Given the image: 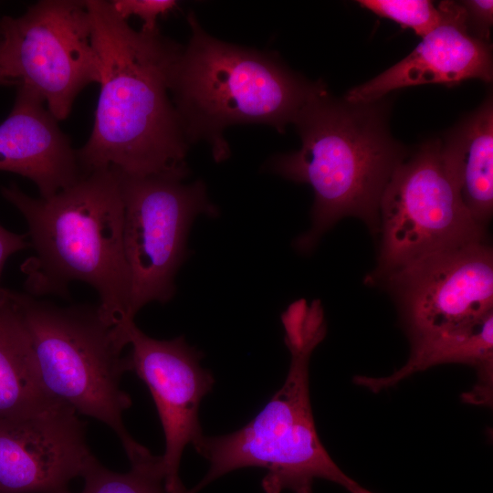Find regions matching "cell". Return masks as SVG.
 Listing matches in <instances>:
<instances>
[{
    "label": "cell",
    "instance_id": "6da1fadb",
    "mask_svg": "<svg viewBox=\"0 0 493 493\" xmlns=\"http://www.w3.org/2000/svg\"><path fill=\"white\" fill-rule=\"evenodd\" d=\"M100 63L94 124L78 157L83 173L187 177L189 143L170 85L182 47L159 29L135 30L110 1L85 0Z\"/></svg>",
    "mask_w": 493,
    "mask_h": 493
},
{
    "label": "cell",
    "instance_id": "7a4b0ae2",
    "mask_svg": "<svg viewBox=\"0 0 493 493\" xmlns=\"http://www.w3.org/2000/svg\"><path fill=\"white\" fill-rule=\"evenodd\" d=\"M389 99L351 102L334 97L319 79L292 122L300 149L268 161L271 172L314 192L311 228L296 240L298 250H311L347 216L360 218L378 234L383 193L410 152L390 131Z\"/></svg>",
    "mask_w": 493,
    "mask_h": 493
},
{
    "label": "cell",
    "instance_id": "3957f363",
    "mask_svg": "<svg viewBox=\"0 0 493 493\" xmlns=\"http://www.w3.org/2000/svg\"><path fill=\"white\" fill-rule=\"evenodd\" d=\"M3 197L24 216L35 254L22 265L25 288L34 297L69 296V285L92 287L99 309L111 326L131 321L130 277L123 246V200L117 170L83 174L48 197H31L16 184Z\"/></svg>",
    "mask_w": 493,
    "mask_h": 493
},
{
    "label": "cell",
    "instance_id": "277c9868",
    "mask_svg": "<svg viewBox=\"0 0 493 493\" xmlns=\"http://www.w3.org/2000/svg\"><path fill=\"white\" fill-rule=\"evenodd\" d=\"M289 366L280 389L240 429L218 436L203 435L193 446L209 462L203 479L185 493H197L214 480L244 467H262L265 493H313L321 478L349 493H373L347 476L322 445L309 397V361L327 334L322 304L298 299L281 314Z\"/></svg>",
    "mask_w": 493,
    "mask_h": 493
},
{
    "label": "cell",
    "instance_id": "5b68a950",
    "mask_svg": "<svg viewBox=\"0 0 493 493\" xmlns=\"http://www.w3.org/2000/svg\"><path fill=\"white\" fill-rule=\"evenodd\" d=\"M174 64L170 93L189 144L205 142L216 163L230 155L224 136L236 124H265L280 133L316 89L276 55L209 35L195 15Z\"/></svg>",
    "mask_w": 493,
    "mask_h": 493
},
{
    "label": "cell",
    "instance_id": "8992f818",
    "mask_svg": "<svg viewBox=\"0 0 493 493\" xmlns=\"http://www.w3.org/2000/svg\"><path fill=\"white\" fill-rule=\"evenodd\" d=\"M29 338L43 383L51 396L79 414L107 425L119 437L131 464L152 454L123 424L131 405L121 381L130 372L124 326H111L99 306L59 307L8 289Z\"/></svg>",
    "mask_w": 493,
    "mask_h": 493
},
{
    "label": "cell",
    "instance_id": "52a82bcc",
    "mask_svg": "<svg viewBox=\"0 0 493 493\" xmlns=\"http://www.w3.org/2000/svg\"><path fill=\"white\" fill-rule=\"evenodd\" d=\"M377 267L370 281L431 254L487 240L462 205L443 165L440 138H431L399 164L379 208Z\"/></svg>",
    "mask_w": 493,
    "mask_h": 493
},
{
    "label": "cell",
    "instance_id": "ba28073f",
    "mask_svg": "<svg viewBox=\"0 0 493 493\" xmlns=\"http://www.w3.org/2000/svg\"><path fill=\"white\" fill-rule=\"evenodd\" d=\"M120 173L123 200V246L130 277L129 316L174 295L175 275L186 257L191 226L199 215L215 217L205 184L184 183L178 174Z\"/></svg>",
    "mask_w": 493,
    "mask_h": 493
},
{
    "label": "cell",
    "instance_id": "9c48e42d",
    "mask_svg": "<svg viewBox=\"0 0 493 493\" xmlns=\"http://www.w3.org/2000/svg\"><path fill=\"white\" fill-rule=\"evenodd\" d=\"M0 38L17 86L38 93L58 121L68 118L88 85L99 83V57L85 0H41L19 16H4Z\"/></svg>",
    "mask_w": 493,
    "mask_h": 493
},
{
    "label": "cell",
    "instance_id": "30bf717a",
    "mask_svg": "<svg viewBox=\"0 0 493 493\" xmlns=\"http://www.w3.org/2000/svg\"><path fill=\"white\" fill-rule=\"evenodd\" d=\"M371 282H381L393 298L409 341L493 315V251L487 240L431 254Z\"/></svg>",
    "mask_w": 493,
    "mask_h": 493
},
{
    "label": "cell",
    "instance_id": "8fae6325",
    "mask_svg": "<svg viewBox=\"0 0 493 493\" xmlns=\"http://www.w3.org/2000/svg\"><path fill=\"white\" fill-rule=\"evenodd\" d=\"M130 372L148 387L164 435L161 456L166 493H185L179 468L185 446L204 435L198 419L202 400L212 390L215 379L200 364L202 353L184 336L157 340L142 331L134 320L125 324Z\"/></svg>",
    "mask_w": 493,
    "mask_h": 493
},
{
    "label": "cell",
    "instance_id": "7c38bea8",
    "mask_svg": "<svg viewBox=\"0 0 493 493\" xmlns=\"http://www.w3.org/2000/svg\"><path fill=\"white\" fill-rule=\"evenodd\" d=\"M94 456L71 407L0 419V493H55L81 477Z\"/></svg>",
    "mask_w": 493,
    "mask_h": 493
},
{
    "label": "cell",
    "instance_id": "4fadbf2b",
    "mask_svg": "<svg viewBox=\"0 0 493 493\" xmlns=\"http://www.w3.org/2000/svg\"><path fill=\"white\" fill-rule=\"evenodd\" d=\"M445 20L404 58L355 86L343 96L351 102L380 100L399 89L424 85H456L477 79L489 83L493 76L491 46L467 31L460 2L438 4Z\"/></svg>",
    "mask_w": 493,
    "mask_h": 493
},
{
    "label": "cell",
    "instance_id": "5bb4252c",
    "mask_svg": "<svg viewBox=\"0 0 493 493\" xmlns=\"http://www.w3.org/2000/svg\"><path fill=\"white\" fill-rule=\"evenodd\" d=\"M0 171L32 181L39 197L48 198L84 173L78 152L43 98L18 85L13 108L0 124Z\"/></svg>",
    "mask_w": 493,
    "mask_h": 493
},
{
    "label": "cell",
    "instance_id": "9a60e30c",
    "mask_svg": "<svg viewBox=\"0 0 493 493\" xmlns=\"http://www.w3.org/2000/svg\"><path fill=\"white\" fill-rule=\"evenodd\" d=\"M459 363L473 367L477 382L462 394L463 402L491 406L493 401V315L460 330L410 341V354L400 369L384 377L356 375L352 382L377 393L435 365Z\"/></svg>",
    "mask_w": 493,
    "mask_h": 493
},
{
    "label": "cell",
    "instance_id": "2e32d148",
    "mask_svg": "<svg viewBox=\"0 0 493 493\" xmlns=\"http://www.w3.org/2000/svg\"><path fill=\"white\" fill-rule=\"evenodd\" d=\"M440 155L462 205L486 228L493 213L491 94L440 138Z\"/></svg>",
    "mask_w": 493,
    "mask_h": 493
},
{
    "label": "cell",
    "instance_id": "e0dca14e",
    "mask_svg": "<svg viewBox=\"0 0 493 493\" xmlns=\"http://www.w3.org/2000/svg\"><path fill=\"white\" fill-rule=\"evenodd\" d=\"M58 404L43 383L24 324L8 289L4 288L0 301V419L33 415Z\"/></svg>",
    "mask_w": 493,
    "mask_h": 493
},
{
    "label": "cell",
    "instance_id": "ac0fdd59",
    "mask_svg": "<svg viewBox=\"0 0 493 493\" xmlns=\"http://www.w3.org/2000/svg\"><path fill=\"white\" fill-rule=\"evenodd\" d=\"M127 473L111 471L93 456L81 477L84 486L79 493H166L161 456L131 465ZM55 493H71L68 488Z\"/></svg>",
    "mask_w": 493,
    "mask_h": 493
},
{
    "label": "cell",
    "instance_id": "d6986e66",
    "mask_svg": "<svg viewBox=\"0 0 493 493\" xmlns=\"http://www.w3.org/2000/svg\"><path fill=\"white\" fill-rule=\"evenodd\" d=\"M357 3L381 17L396 22L404 28H411L422 37L445 20L439 5L428 0H359Z\"/></svg>",
    "mask_w": 493,
    "mask_h": 493
},
{
    "label": "cell",
    "instance_id": "ffe728a7",
    "mask_svg": "<svg viewBox=\"0 0 493 493\" xmlns=\"http://www.w3.org/2000/svg\"><path fill=\"white\" fill-rule=\"evenodd\" d=\"M115 13L124 20L135 16L142 21L141 30L152 32L158 28L157 19L172 11L174 0H114L110 1Z\"/></svg>",
    "mask_w": 493,
    "mask_h": 493
},
{
    "label": "cell",
    "instance_id": "44dd1931",
    "mask_svg": "<svg viewBox=\"0 0 493 493\" xmlns=\"http://www.w3.org/2000/svg\"><path fill=\"white\" fill-rule=\"evenodd\" d=\"M465 14L467 31L476 38L489 43L493 23L491 0H466L460 2Z\"/></svg>",
    "mask_w": 493,
    "mask_h": 493
},
{
    "label": "cell",
    "instance_id": "7402d4cb",
    "mask_svg": "<svg viewBox=\"0 0 493 493\" xmlns=\"http://www.w3.org/2000/svg\"><path fill=\"white\" fill-rule=\"evenodd\" d=\"M30 246L27 234L13 233L0 225V278L8 257ZM3 288L0 286V301Z\"/></svg>",
    "mask_w": 493,
    "mask_h": 493
},
{
    "label": "cell",
    "instance_id": "603a6c76",
    "mask_svg": "<svg viewBox=\"0 0 493 493\" xmlns=\"http://www.w3.org/2000/svg\"><path fill=\"white\" fill-rule=\"evenodd\" d=\"M16 85L17 82L11 77L3 56L0 38V86Z\"/></svg>",
    "mask_w": 493,
    "mask_h": 493
}]
</instances>
